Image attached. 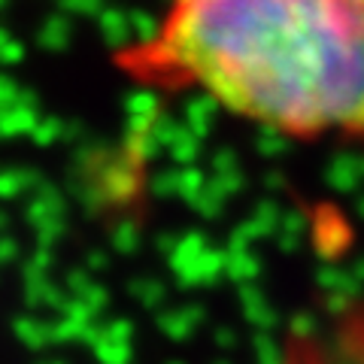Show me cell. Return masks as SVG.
I'll return each mask as SVG.
<instances>
[{
    "label": "cell",
    "mask_w": 364,
    "mask_h": 364,
    "mask_svg": "<svg viewBox=\"0 0 364 364\" xmlns=\"http://www.w3.org/2000/svg\"><path fill=\"white\" fill-rule=\"evenodd\" d=\"M122 76L291 140H364L361 0H167Z\"/></svg>",
    "instance_id": "cell-1"
},
{
    "label": "cell",
    "mask_w": 364,
    "mask_h": 364,
    "mask_svg": "<svg viewBox=\"0 0 364 364\" xmlns=\"http://www.w3.org/2000/svg\"><path fill=\"white\" fill-rule=\"evenodd\" d=\"M361 4H364V0H361Z\"/></svg>",
    "instance_id": "cell-2"
}]
</instances>
